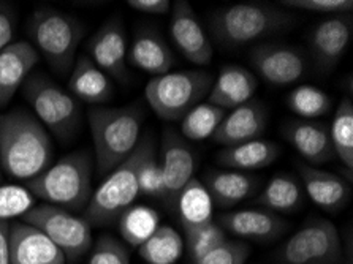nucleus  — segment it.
<instances>
[{
	"instance_id": "nucleus-28",
	"label": "nucleus",
	"mask_w": 353,
	"mask_h": 264,
	"mask_svg": "<svg viewBox=\"0 0 353 264\" xmlns=\"http://www.w3.org/2000/svg\"><path fill=\"white\" fill-rule=\"evenodd\" d=\"M303 187L290 174H277L266 184L255 203L270 212L290 214L301 207Z\"/></svg>"
},
{
	"instance_id": "nucleus-25",
	"label": "nucleus",
	"mask_w": 353,
	"mask_h": 264,
	"mask_svg": "<svg viewBox=\"0 0 353 264\" xmlns=\"http://www.w3.org/2000/svg\"><path fill=\"white\" fill-rule=\"evenodd\" d=\"M68 78V89L77 100L90 105H101L113 97V84L110 77L90 61L89 56H81L74 61Z\"/></svg>"
},
{
	"instance_id": "nucleus-1",
	"label": "nucleus",
	"mask_w": 353,
	"mask_h": 264,
	"mask_svg": "<svg viewBox=\"0 0 353 264\" xmlns=\"http://www.w3.org/2000/svg\"><path fill=\"white\" fill-rule=\"evenodd\" d=\"M54 145L50 133L34 114L16 110L0 116V170L21 181H30L50 168Z\"/></svg>"
},
{
	"instance_id": "nucleus-39",
	"label": "nucleus",
	"mask_w": 353,
	"mask_h": 264,
	"mask_svg": "<svg viewBox=\"0 0 353 264\" xmlns=\"http://www.w3.org/2000/svg\"><path fill=\"white\" fill-rule=\"evenodd\" d=\"M89 264H130L125 247L111 236H103L95 245Z\"/></svg>"
},
{
	"instance_id": "nucleus-31",
	"label": "nucleus",
	"mask_w": 353,
	"mask_h": 264,
	"mask_svg": "<svg viewBox=\"0 0 353 264\" xmlns=\"http://www.w3.org/2000/svg\"><path fill=\"white\" fill-rule=\"evenodd\" d=\"M331 143L334 154L345 170L352 174L353 170V105L350 99H342L334 112V119L330 128Z\"/></svg>"
},
{
	"instance_id": "nucleus-16",
	"label": "nucleus",
	"mask_w": 353,
	"mask_h": 264,
	"mask_svg": "<svg viewBox=\"0 0 353 264\" xmlns=\"http://www.w3.org/2000/svg\"><path fill=\"white\" fill-rule=\"evenodd\" d=\"M268 123V112L260 100L252 99L248 103L230 110L212 139L223 148L260 139Z\"/></svg>"
},
{
	"instance_id": "nucleus-13",
	"label": "nucleus",
	"mask_w": 353,
	"mask_h": 264,
	"mask_svg": "<svg viewBox=\"0 0 353 264\" xmlns=\"http://www.w3.org/2000/svg\"><path fill=\"white\" fill-rule=\"evenodd\" d=\"M170 34L189 62L205 67L212 61V45L189 2L178 0L171 5Z\"/></svg>"
},
{
	"instance_id": "nucleus-5",
	"label": "nucleus",
	"mask_w": 353,
	"mask_h": 264,
	"mask_svg": "<svg viewBox=\"0 0 353 264\" xmlns=\"http://www.w3.org/2000/svg\"><path fill=\"white\" fill-rule=\"evenodd\" d=\"M154 150L152 139L141 138L138 148L127 160L114 168L92 193L85 209V222L94 225H105L117 220L122 212L135 203L140 195L138 187V170L143 160Z\"/></svg>"
},
{
	"instance_id": "nucleus-12",
	"label": "nucleus",
	"mask_w": 353,
	"mask_h": 264,
	"mask_svg": "<svg viewBox=\"0 0 353 264\" xmlns=\"http://www.w3.org/2000/svg\"><path fill=\"white\" fill-rule=\"evenodd\" d=\"M353 14H334L314 27L311 34L312 61L320 72L328 73L339 65L350 45Z\"/></svg>"
},
{
	"instance_id": "nucleus-21",
	"label": "nucleus",
	"mask_w": 353,
	"mask_h": 264,
	"mask_svg": "<svg viewBox=\"0 0 353 264\" xmlns=\"http://www.w3.org/2000/svg\"><path fill=\"white\" fill-rule=\"evenodd\" d=\"M39 52L28 41H14L0 52V108L13 100L39 63Z\"/></svg>"
},
{
	"instance_id": "nucleus-36",
	"label": "nucleus",
	"mask_w": 353,
	"mask_h": 264,
	"mask_svg": "<svg viewBox=\"0 0 353 264\" xmlns=\"http://www.w3.org/2000/svg\"><path fill=\"white\" fill-rule=\"evenodd\" d=\"M138 187H140V193L146 196H163L162 168H160V163L156 159V152L154 150L143 160L140 170H138Z\"/></svg>"
},
{
	"instance_id": "nucleus-30",
	"label": "nucleus",
	"mask_w": 353,
	"mask_h": 264,
	"mask_svg": "<svg viewBox=\"0 0 353 264\" xmlns=\"http://www.w3.org/2000/svg\"><path fill=\"white\" fill-rule=\"evenodd\" d=\"M184 239L171 226H159L156 233L140 245V255L148 264H173L183 255Z\"/></svg>"
},
{
	"instance_id": "nucleus-18",
	"label": "nucleus",
	"mask_w": 353,
	"mask_h": 264,
	"mask_svg": "<svg viewBox=\"0 0 353 264\" xmlns=\"http://www.w3.org/2000/svg\"><path fill=\"white\" fill-rule=\"evenodd\" d=\"M219 226L243 239L270 242L279 238L287 230V222L266 209H241L221 215Z\"/></svg>"
},
{
	"instance_id": "nucleus-8",
	"label": "nucleus",
	"mask_w": 353,
	"mask_h": 264,
	"mask_svg": "<svg viewBox=\"0 0 353 264\" xmlns=\"http://www.w3.org/2000/svg\"><path fill=\"white\" fill-rule=\"evenodd\" d=\"M24 99L41 125L59 139H70L81 122V106L74 97L41 73L23 84Z\"/></svg>"
},
{
	"instance_id": "nucleus-10",
	"label": "nucleus",
	"mask_w": 353,
	"mask_h": 264,
	"mask_svg": "<svg viewBox=\"0 0 353 264\" xmlns=\"http://www.w3.org/2000/svg\"><path fill=\"white\" fill-rule=\"evenodd\" d=\"M24 223L39 228L51 239L65 260H77L92 245L90 226L84 219L52 204H39L23 215Z\"/></svg>"
},
{
	"instance_id": "nucleus-43",
	"label": "nucleus",
	"mask_w": 353,
	"mask_h": 264,
	"mask_svg": "<svg viewBox=\"0 0 353 264\" xmlns=\"http://www.w3.org/2000/svg\"><path fill=\"white\" fill-rule=\"evenodd\" d=\"M0 181H2V170H0Z\"/></svg>"
},
{
	"instance_id": "nucleus-2",
	"label": "nucleus",
	"mask_w": 353,
	"mask_h": 264,
	"mask_svg": "<svg viewBox=\"0 0 353 264\" xmlns=\"http://www.w3.org/2000/svg\"><path fill=\"white\" fill-rule=\"evenodd\" d=\"M295 24V18L282 7L270 2H241L217 10L210 19V29L219 45L238 50Z\"/></svg>"
},
{
	"instance_id": "nucleus-19",
	"label": "nucleus",
	"mask_w": 353,
	"mask_h": 264,
	"mask_svg": "<svg viewBox=\"0 0 353 264\" xmlns=\"http://www.w3.org/2000/svg\"><path fill=\"white\" fill-rule=\"evenodd\" d=\"M296 168L301 177V187L314 204L328 212H339L352 196L349 182L315 166L298 161Z\"/></svg>"
},
{
	"instance_id": "nucleus-6",
	"label": "nucleus",
	"mask_w": 353,
	"mask_h": 264,
	"mask_svg": "<svg viewBox=\"0 0 353 264\" xmlns=\"http://www.w3.org/2000/svg\"><path fill=\"white\" fill-rule=\"evenodd\" d=\"M84 32L77 18L54 8H37L29 23L30 45L61 74L72 70Z\"/></svg>"
},
{
	"instance_id": "nucleus-35",
	"label": "nucleus",
	"mask_w": 353,
	"mask_h": 264,
	"mask_svg": "<svg viewBox=\"0 0 353 264\" xmlns=\"http://www.w3.org/2000/svg\"><path fill=\"white\" fill-rule=\"evenodd\" d=\"M35 206V196L26 187L0 185V222L23 217Z\"/></svg>"
},
{
	"instance_id": "nucleus-11",
	"label": "nucleus",
	"mask_w": 353,
	"mask_h": 264,
	"mask_svg": "<svg viewBox=\"0 0 353 264\" xmlns=\"http://www.w3.org/2000/svg\"><path fill=\"white\" fill-rule=\"evenodd\" d=\"M249 62L261 79L272 85H290L309 72V62L298 48L281 43H261L249 54Z\"/></svg>"
},
{
	"instance_id": "nucleus-9",
	"label": "nucleus",
	"mask_w": 353,
	"mask_h": 264,
	"mask_svg": "<svg viewBox=\"0 0 353 264\" xmlns=\"http://www.w3.org/2000/svg\"><path fill=\"white\" fill-rule=\"evenodd\" d=\"M281 264H339L342 244L336 226L325 219H314L290 236L276 252Z\"/></svg>"
},
{
	"instance_id": "nucleus-40",
	"label": "nucleus",
	"mask_w": 353,
	"mask_h": 264,
	"mask_svg": "<svg viewBox=\"0 0 353 264\" xmlns=\"http://www.w3.org/2000/svg\"><path fill=\"white\" fill-rule=\"evenodd\" d=\"M16 27V14L10 3L0 2V52L12 43Z\"/></svg>"
},
{
	"instance_id": "nucleus-34",
	"label": "nucleus",
	"mask_w": 353,
	"mask_h": 264,
	"mask_svg": "<svg viewBox=\"0 0 353 264\" xmlns=\"http://www.w3.org/2000/svg\"><path fill=\"white\" fill-rule=\"evenodd\" d=\"M225 241V231H223L217 223L211 222L205 226H200V228L185 231L184 245H187V252H189L190 260L195 264Z\"/></svg>"
},
{
	"instance_id": "nucleus-3",
	"label": "nucleus",
	"mask_w": 353,
	"mask_h": 264,
	"mask_svg": "<svg viewBox=\"0 0 353 264\" xmlns=\"http://www.w3.org/2000/svg\"><path fill=\"white\" fill-rule=\"evenodd\" d=\"M143 117V110L138 105L90 110V133L100 174H110L138 148L141 141Z\"/></svg>"
},
{
	"instance_id": "nucleus-20",
	"label": "nucleus",
	"mask_w": 353,
	"mask_h": 264,
	"mask_svg": "<svg viewBox=\"0 0 353 264\" xmlns=\"http://www.w3.org/2000/svg\"><path fill=\"white\" fill-rule=\"evenodd\" d=\"M283 138L311 165H323L336 157L330 128L317 121H290L282 128Z\"/></svg>"
},
{
	"instance_id": "nucleus-17",
	"label": "nucleus",
	"mask_w": 353,
	"mask_h": 264,
	"mask_svg": "<svg viewBox=\"0 0 353 264\" xmlns=\"http://www.w3.org/2000/svg\"><path fill=\"white\" fill-rule=\"evenodd\" d=\"M10 263L65 264L63 253L39 228L24 222L10 223Z\"/></svg>"
},
{
	"instance_id": "nucleus-38",
	"label": "nucleus",
	"mask_w": 353,
	"mask_h": 264,
	"mask_svg": "<svg viewBox=\"0 0 353 264\" xmlns=\"http://www.w3.org/2000/svg\"><path fill=\"white\" fill-rule=\"evenodd\" d=\"M279 5L303 12L322 13L328 16L347 14L353 12L352 0H282Z\"/></svg>"
},
{
	"instance_id": "nucleus-26",
	"label": "nucleus",
	"mask_w": 353,
	"mask_h": 264,
	"mask_svg": "<svg viewBox=\"0 0 353 264\" xmlns=\"http://www.w3.org/2000/svg\"><path fill=\"white\" fill-rule=\"evenodd\" d=\"M281 152V145L274 141L254 139L221 150L217 154V163L232 171H256L274 163Z\"/></svg>"
},
{
	"instance_id": "nucleus-27",
	"label": "nucleus",
	"mask_w": 353,
	"mask_h": 264,
	"mask_svg": "<svg viewBox=\"0 0 353 264\" xmlns=\"http://www.w3.org/2000/svg\"><path fill=\"white\" fill-rule=\"evenodd\" d=\"M178 215L184 231H192L212 222V199L206 187L195 177L187 182L176 198Z\"/></svg>"
},
{
	"instance_id": "nucleus-4",
	"label": "nucleus",
	"mask_w": 353,
	"mask_h": 264,
	"mask_svg": "<svg viewBox=\"0 0 353 264\" xmlns=\"http://www.w3.org/2000/svg\"><path fill=\"white\" fill-rule=\"evenodd\" d=\"M26 188L46 204L81 211L92 196V160L88 152L68 154L28 181Z\"/></svg>"
},
{
	"instance_id": "nucleus-37",
	"label": "nucleus",
	"mask_w": 353,
	"mask_h": 264,
	"mask_svg": "<svg viewBox=\"0 0 353 264\" xmlns=\"http://www.w3.org/2000/svg\"><path fill=\"white\" fill-rule=\"evenodd\" d=\"M249 253V247L243 242L227 239L195 264H245Z\"/></svg>"
},
{
	"instance_id": "nucleus-42",
	"label": "nucleus",
	"mask_w": 353,
	"mask_h": 264,
	"mask_svg": "<svg viewBox=\"0 0 353 264\" xmlns=\"http://www.w3.org/2000/svg\"><path fill=\"white\" fill-rule=\"evenodd\" d=\"M0 264L10 263V222H0Z\"/></svg>"
},
{
	"instance_id": "nucleus-22",
	"label": "nucleus",
	"mask_w": 353,
	"mask_h": 264,
	"mask_svg": "<svg viewBox=\"0 0 353 264\" xmlns=\"http://www.w3.org/2000/svg\"><path fill=\"white\" fill-rule=\"evenodd\" d=\"M259 81L250 70L241 65H225L214 79L208 101L222 110H234L254 99Z\"/></svg>"
},
{
	"instance_id": "nucleus-41",
	"label": "nucleus",
	"mask_w": 353,
	"mask_h": 264,
	"mask_svg": "<svg viewBox=\"0 0 353 264\" xmlns=\"http://www.w3.org/2000/svg\"><path fill=\"white\" fill-rule=\"evenodd\" d=\"M127 5L140 13L167 14L173 3L170 0H128Z\"/></svg>"
},
{
	"instance_id": "nucleus-29",
	"label": "nucleus",
	"mask_w": 353,
	"mask_h": 264,
	"mask_svg": "<svg viewBox=\"0 0 353 264\" xmlns=\"http://www.w3.org/2000/svg\"><path fill=\"white\" fill-rule=\"evenodd\" d=\"M117 220L121 236L135 247L143 245L160 226V217L156 209L144 204H132Z\"/></svg>"
},
{
	"instance_id": "nucleus-7",
	"label": "nucleus",
	"mask_w": 353,
	"mask_h": 264,
	"mask_svg": "<svg viewBox=\"0 0 353 264\" xmlns=\"http://www.w3.org/2000/svg\"><path fill=\"white\" fill-rule=\"evenodd\" d=\"M212 83V74L203 70L167 73L149 81L144 97L160 119L183 121L187 112L208 97Z\"/></svg>"
},
{
	"instance_id": "nucleus-14",
	"label": "nucleus",
	"mask_w": 353,
	"mask_h": 264,
	"mask_svg": "<svg viewBox=\"0 0 353 264\" xmlns=\"http://www.w3.org/2000/svg\"><path fill=\"white\" fill-rule=\"evenodd\" d=\"M160 168L163 176V196L162 199L170 204L176 203V198L185 187L195 172V155L190 145L184 141L181 134L167 128L162 136V155H160Z\"/></svg>"
},
{
	"instance_id": "nucleus-32",
	"label": "nucleus",
	"mask_w": 353,
	"mask_h": 264,
	"mask_svg": "<svg viewBox=\"0 0 353 264\" xmlns=\"http://www.w3.org/2000/svg\"><path fill=\"white\" fill-rule=\"evenodd\" d=\"M225 114V110L210 103V101L196 105L181 121V136L192 139V141L212 138Z\"/></svg>"
},
{
	"instance_id": "nucleus-23",
	"label": "nucleus",
	"mask_w": 353,
	"mask_h": 264,
	"mask_svg": "<svg viewBox=\"0 0 353 264\" xmlns=\"http://www.w3.org/2000/svg\"><path fill=\"white\" fill-rule=\"evenodd\" d=\"M127 57L132 65L152 74V77L167 74L174 65V54L171 52L167 41L162 39V35L151 29L137 32Z\"/></svg>"
},
{
	"instance_id": "nucleus-33",
	"label": "nucleus",
	"mask_w": 353,
	"mask_h": 264,
	"mask_svg": "<svg viewBox=\"0 0 353 264\" xmlns=\"http://www.w3.org/2000/svg\"><path fill=\"white\" fill-rule=\"evenodd\" d=\"M331 99L325 90L314 85H299L287 97V106L296 116L306 121H314L325 116L331 110Z\"/></svg>"
},
{
	"instance_id": "nucleus-24",
	"label": "nucleus",
	"mask_w": 353,
	"mask_h": 264,
	"mask_svg": "<svg viewBox=\"0 0 353 264\" xmlns=\"http://www.w3.org/2000/svg\"><path fill=\"white\" fill-rule=\"evenodd\" d=\"M205 187L219 207H234L250 198L259 187V179L248 172L232 170H212L205 176Z\"/></svg>"
},
{
	"instance_id": "nucleus-15",
	"label": "nucleus",
	"mask_w": 353,
	"mask_h": 264,
	"mask_svg": "<svg viewBox=\"0 0 353 264\" xmlns=\"http://www.w3.org/2000/svg\"><path fill=\"white\" fill-rule=\"evenodd\" d=\"M127 39L121 19H111L95 32L89 41V59L108 77L125 81Z\"/></svg>"
}]
</instances>
